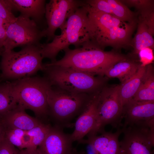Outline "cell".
Masks as SVG:
<instances>
[{
  "label": "cell",
  "mask_w": 154,
  "mask_h": 154,
  "mask_svg": "<svg viewBox=\"0 0 154 154\" xmlns=\"http://www.w3.org/2000/svg\"><path fill=\"white\" fill-rule=\"evenodd\" d=\"M127 7H133L138 10L139 14L154 10V0H120Z\"/></svg>",
  "instance_id": "26"
},
{
  "label": "cell",
  "mask_w": 154,
  "mask_h": 154,
  "mask_svg": "<svg viewBox=\"0 0 154 154\" xmlns=\"http://www.w3.org/2000/svg\"><path fill=\"white\" fill-rule=\"evenodd\" d=\"M140 64L130 57L114 64L104 72L103 76L108 78H117L122 83L133 76Z\"/></svg>",
  "instance_id": "18"
},
{
  "label": "cell",
  "mask_w": 154,
  "mask_h": 154,
  "mask_svg": "<svg viewBox=\"0 0 154 154\" xmlns=\"http://www.w3.org/2000/svg\"><path fill=\"white\" fill-rule=\"evenodd\" d=\"M6 128L0 119V143L5 137Z\"/></svg>",
  "instance_id": "33"
},
{
  "label": "cell",
  "mask_w": 154,
  "mask_h": 154,
  "mask_svg": "<svg viewBox=\"0 0 154 154\" xmlns=\"http://www.w3.org/2000/svg\"><path fill=\"white\" fill-rule=\"evenodd\" d=\"M5 128V137L11 144L19 150L26 148L23 139L26 131L19 129Z\"/></svg>",
  "instance_id": "25"
},
{
  "label": "cell",
  "mask_w": 154,
  "mask_h": 154,
  "mask_svg": "<svg viewBox=\"0 0 154 154\" xmlns=\"http://www.w3.org/2000/svg\"><path fill=\"white\" fill-rule=\"evenodd\" d=\"M146 68L141 66L131 77L119 85V94L123 106L133 98L143 79Z\"/></svg>",
  "instance_id": "19"
},
{
  "label": "cell",
  "mask_w": 154,
  "mask_h": 154,
  "mask_svg": "<svg viewBox=\"0 0 154 154\" xmlns=\"http://www.w3.org/2000/svg\"><path fill=\"white\" fill-rule=\"evenodd\" d=\"M13 10L19 11L21 15L36 22L43 17L45 13L46 0H9Z\"/></svg>",
  "instance_id": "17"
},
{
  "label": "cell",
  "mask_w": 154,
  "mask_h": 154,
  "mask_svg": "<svg viewBox=\"0 0 154 154\" xmlns=\"http://www.w3.org/2000/svg\"><path fill=\"white\" fill-rule=\"evenodd\" d=\"M110 6L113 15L120 20L129 23H133L138 20L139 13L131 10L120 0H107Z\"/></svg>",
  "instance_id": "23"
},
{
  "label": "cell",
  "mask_w": 154,
  "mask_h": 154,
  "mask_svg": "<svg viewBox=\"0 0 154 154\" xmlns=\"http://www.w3.org/2000/svg\"><path fill=\"white\" fill-rule=\"evenodd\" d=\"M64 50L62 58L44 65L69 67L104 76V72L114 64L130 57L115 50L105 51L89 42L80 47Z\"/></svg>",
  "instance_id": "2"
},
{
  "label": "cell",
  "mask_w": 154,
  "mask_h": 154,
  "mask_svg": "<svg viewBox=\"0 0 154 154\" xmlns=\"http://www.w3.org/2000/svg\"><path fill=\"white\" fill-rule=\"evenodd\" d=\"M86 6L93 10L101 11L113 15L111 7L107 0H84Z\"/></svg>",
  "instance_id": "28"
},
{
  "label": "cell",
  "mask_w": 154,
  "mask_h": 154,
  "mask_svg": "<svg viewBox=\"0 0 154 154\" xmlns=\"http://www.w3.org/2000/svg\"><path fill=\"white\" fill-rule=\"evenodd\" d=\"M122 127L140 123H154V100L138 101L132 99L123 106Z\"/></svg>",
  "instance_id": "13"
},
{
  "label": "cell",
  "mask_w": 154,
  "mask_h": 154,
  "mask_svg": "<svg viewBox=\"0 0 154 154\" xmlns=\"http://www.w3.org/2000/svg\"><path fill=\"white\" fill-rule=\"evenodd\" d=\"M5 21L0 17V48H3L6 37V27Z\"/></svg>",
  "instance_id": "31"
},
{
  "label": "cell",
  "mask_w": 154,
  "mask_h": 154,
  "mask_svg": "<svg viewBox=\"0 0 154 154\" xmlns=\"http://www.w3.org/2000/svg\"><path fill=\"white\" fill-rule=\"evenodd\" d=\"M92 94L73 93L51 86L47 92L49 115L56 125L68 126L71 120L84 110Z\"/></svg>",
  "instance_id": "7"
},
{
  "label": "cell",
  "mask_w": 154,
  "mask_h": 154,
  "mask_svg": "<svg viewBox=\"0 0 154 154\" xmlns=\"http://www.w3.org/2000/svg\"><path fill=\"white\" fill-rule=\"evenodd\" d=\"M119 85L105 86L99 93L95 124L88 134H96L104 130L110 124L117 129L122 126L123 106L119 94Z\"/></svg>",
  "instance_id": "8"
},
{
  "label": "cell",
  "mask_w": 154,
  "mask_h": 154,
  "mask_svg": "<svg viewBox=\"0 0 154 154\" xmlns=\"http://www.w3.org/2000/svg\"><path fill=\"white\" fill-rule=\"evenodd\" d=\"M18 106L14 96L11 82L0 83V118Z\"/></svg>",
  "instance_id": "22"
},
{
  "label": "cell",
  "mask_w": 154,
  "mask_h": 154,
  "mask_svg": "<svg viewBox=\"0 0 154 154\" xmlns=\"http://www.w3.org/2000/svg\"><path fill=\"white\" fill-rule=\"evenodd\" d=\"M4 50V49L3 48H0V56H1Z\"/></svg>",
  "instance_id": "35"
},
{
  "label": "cell",
  "mask_w": 154,
  "mask_h": 154,
  "mask_svg": "<svg viewBox=\"0 0 154 154\" xmlns=\"http://www.w3.org/2000/svg\"><path fill=\"white\" fill-rule=\"evenodd\" d=\"M1 56L0 83L4 80L29 77L44 70L40 46H25L18 52L4 50Z\"/></svg>",
  "instance_id": "5"
},
{
  "label": "cell",
  "mask_w": 154,
  "mask_h": 154,
  "mask_svg": "<svg viewBox=\"0 0 154 154\" xmlns=\"http://www.w3.org/2000/svg\"><path fill=\"white\" fill-rule=\"evenodd\" d=\"M17 154H40L37 148L30 147L23 149H18Z\"/></svg>",
  "instance_id": "32"
},
{
  "label": "cell",
  "mask_w": 154,
  "mask_h": 154,
  "mask_svg": "<svg viewBox=\"0 0 154 154\" xmlns=\"http://www.w3.org/2000/svg\"><path fill=\"white\" fill-rule=\"evenodd\" d=\"M73 142L70 134H66L62 127L55 125L37 149L40 154H70Z\"/></svg>",
  "instance_id": "12"
},
{
  "label": "cell",
  "mask_w": 154,
  "mask_h": 154,
  "mask_svg": "<svg viewBox=\"0 0 154 154\" xmlns=\"http://www.w3.org/2000/svg\"><path fill=\"white\" fill-rule=\"evenodd\" d=\"M43 37L42 31L40 30L35 21L21 15L6 26L4 50H12L20 46H39L40 41Z\"/></svg>",
  "instance_id": "10"
},
{
  "label": "cell",
  "mask_w": 154,
  "mask_h": 154,
  "mask_svg": "<svg viewBox=\"0 0 154 154\" xmlns=\"http://www.w3.org/2000/svg\"><path fill=\"white\" fill-rule=\"evenodd\" d=\"M84 4L83 0H50L46 3L45 16L48 27L42 31L48 42L52 39L58 28L64 25L69 17Z\"/></svg>",
  "instance_id": "11"
},
{
  "label": "cell",
  "mask_w": 154,
  "mask_h": 154,
  "mask_svg": "<svg viewBox=\"0 0 154 154\" xmlns=\"http://www.w3.org/2000/svg\"><path fill=\"white\" fill-rule=\"evenodd\" d=\"M86 6L88 11V42L103 50L108 46L116 51L131 46L138 20L131 23L125 22L113 15L93 10Z\"/></svg>",
  "instance_id": "1"
},
{
  "label": "cell",
  "mask_w": 154,
  "mask_h": 154,
  "mask_svg": "<svg viewBox=\"0 0 154 154\" xmlns=\"http://www.w3.org/2000/svg\"><path fill=\"white\" fill-rule=\"evenodd\" d=\"M119 154H153L154 123H141L122 127Z\"/></svg>",
  "instance_id": "9"
},
{
  "label": "cell",
  "mask_w": 154,
  "mask_h": 154,
  "mask_svg": "<svg viewBox=\"0 0 154 154\" xmlns=\"http://www.w3.org/2000/svg\"><path fill=\"white\" fill-rule=\"evenodd\" d=\"M100 91L92 95L88 104L77 118L74 125V130L70 134L73 141L79 142L83 139L93 129L96 116L98 96Z\"/></svg>",
  "instance_id": "15"
},
{
  "label": "cell",
  "mask_w": 154,
  "mask_h": 154,
  "mask_svg": "<svg viewBox=\"0 0 154 154\" xmlns=\"http://www.w3.org/2000/svg\"><path fill=\"white\" fill-rule=\"evenodd\" d=\"M0 119L5 128L25 131L31 129L42 122L29 115L25 110L19 106L3 116Z\"/></svg>",
  "instance_id": "16"
},
{
  "label": "cell",
  "mask_w": 154,
  "mask_h": 154,
  "mask_svg": "<svg viewBox=\"0 0 154 154\" xmlns=\"http://www.w3.org/2000/svg\"><path fill=\"white\" fill-rule=\"evenodd\" d=\"M70 154H86L83 151H78L74 148V149Z\"/></svg>",
  "instance_id": "34"
},
{
  "label": "cell",
  "mask_w": 154,
  "mask_h": 154,
  "mask_svg": "<svg viewBox=\"0 0 154 154\" xmlns=\"http://www.w3.org/2000/svg\"><path fill=\"white\" fill-rule=\"evenodd\" d=\"M138 54L141 66H145L153 62L154 58L153 49L146 47L140 50Z\"/></svg>",
  "instance_id": "29"
},
{
  "label": "cell",
  "mask_w": 154,
  "mask_h": 154,
  "mask_svg": "<svg viewBox=\"0 0 154 154\" xmlns=\"http://www.w3.org/2000/svg\"><path fill=\"white\" fill-rule=\"evenodd\" d=\"M137 32L132 39L131 46L133 48V53L138 54L140 50L146 48L152 49L154 48V35L150 30L148 26L139 15L137 27Z\"/></svg>",
  "instance_id": "20"
},
{
  "label": "cell",
  "mask_w": 154,
  "mask_h": 154,
  "mask_svg": "<svg viewBox=\"0 0 154 154\" xmlns=\"http://www.w3.org/2000/svg\"><path fill=\"white\" fill-rule=\"evenodd\" d=\"M11 82L19 106L32 111L38 117L49 115L47 92L51 85L45 77H27Z\"/></svg>",
  "instance_id": "6"
},
{
  "label": "cell",
  "mask_w": 154,
  "mask_h": 154,
  "mask_svg": "<svg viewBox=\"0 0 154 154\" xmlns=\"http://www.w3.org/2000/svg\"><path fill=\"white\" fill-rule=\"evenodd\" d=\"M12 8L9 0H0V17L7 25L15 21L17 17L13 14Z\"/></svg>",
  "instance_id": "27"
},
{
  "label": "cell",
  "mask_w": 154,
  "mask_h": 154,
  "mask_svg": "<svg viewBox=\"0 0 154 154\" xmlns=\"http://www.w3.org/2000/svg\"><path fill=\"white\" fill-rule=\"evenodd\" d=\"M132 99L138 101L154 100V72L151 64L146 66L142 82Z\"/></svg>",
  "instance_id": "21"
},
{
  "label": "cell",
  "mask_w": 154,
  "mask_h": 154,
  "mask_svg": "<svg viewBox=\"0 0 154 154\" xmlns=\"http://www.w3.org/2000/svg\"><path fill=\"white\" fill-rule=\"evenodd\" d=\"M45 77L51 86L77 93L92 94L106 85L108 78L95 75L73 68L43 65Z\"/></svg>",
  "instance_id": "4"
},
{
  "label": "cell",
  "mask_w": 154,
  "mask_h": 154,
  "mask_svg": "<svg viewBox=\"0 0 154 154\" xmlns=\"http://www.w3.org/2000/svg\"><path fill=\"white\" fill-rule=\"evenodd\" d=\"M18 150L5 137L0 143V154H17Z\"/></svg>",
  "instance_id": "30"
},
{
  "label": "cell",
  "mask_w": 154,
  "mask_h": 154,
  "mask_svg": "<svg viewBox=\"0 0 154 154\" xmlns=\"http://www.w3.org/2000/svg\"><path fill=\"white\" fill-rule=\"evenodd\" d=\"M52 126L42 122L38 125L26 131L32 139L31 147L37 148L44 140Z\"/></svg>",
  "instance_id": "24"
},
{
  "label": "cell",
  "mask_w": 154,
  "mask_h": 154,
  "mask_svg": "<svg viewBox=\"0 0 154 154\" xmlns=\"http://www.w3.org/2000/svg\"><path fill=\"white\" fill-rule=\"evenodd\" d=\"M122 128L117 129L113 132H107L105 130L97 134L88 135L87 139H83L79 142L90 145L93 149L94 154H119V136L122 133Z\"/></svg>",
  "instance_id": "14"
},
{
  "label": "cell",
  "mask_w": 154,
  "mask_h": 154,
  "mask_svg": "<svg viewBox=\"0 0 154 154\" xmlns=\"http://www.w3.org/2000/svg\"><path fill=\"white\" fill-rule=\"evenodd\" d=\"M88 11L84 3L68 18L60 29L61 34L54 36L51 42L40 45L43 58L56 61V57L61 50L73 45L75 48L81 47L88 42Z\"/></svg>",
  "instance_id": "3"
}]
</instances>
